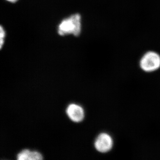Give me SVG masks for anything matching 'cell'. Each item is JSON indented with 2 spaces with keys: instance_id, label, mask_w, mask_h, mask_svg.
Segmentation results:
<instances>
[{
  "instance_id": "6da1fadb",
  "label": "cell",
  "mask_w": 160,
  "mask_h": 160,
  "mask_svg": "<svg viewBox=\"0 0 160 160\" xmlns=\"http://www.w3.org/2000/svg\"><path fill=\"white\" fill-rule=\"evenodd\" d=\"M81 16L77 13L62 21L58 27V33L61 36L72 34L78 36L81 33Z\"/></svg>"
},
{
  "instance_id": "7a4b0ae2",
  "label": "cell",
  "mask_w": 160,
  "mask_h": 160,
  "mask_svg": "<svg viewBox=\"0 0 160 160\" xmlns=\"http://www.w3.org/2000/svg\"><path fill=\"white\" fill-rule=\"evenodd\" d=\"M140 66L143 71L151 72L160 67V56L156 52L149 51L145 53L140 60Z\"/></svg>"
},
{
  "instance_id": "3957f363",
  "label": "cell",
  "mask_w": 160,
  "mask_h": 160,
  "mask_svg": "<svg viewBox=\"0 0 160 160\" xmlns=\"http://www.w3.org/2000/svg\"><path fill=\"white\" fill-rule=\"evenodd\" d=\"M112 138L108 133L102 132L98 136L94 142V147L97 151L105 153L110 151L113 146Z\"/></svg>"
},
{
  "instance_id": "277c9868",
  "label": "cell",
  "mask_w": 160,
  "mask_h": 160,
  "mask_svg": "<svg viewBox=\"0 0 160 160\" xmlns=\"http://www.w3.org/2000/svg\"><path fill=\"white\" fill-rule=\"evenodd\" d=\"M66 112L69 118L75 122H82L85 117L82 107L77 104H71L69 105L66 109Z\"/></svg>"
},
{
  "instance_id": "5b68a950",
  "label": "cell",
  "mask_w": 160,
  "mask_h": 160,
  "mask_svg": "<svg viewBox=\"0 0 160 160\" xmlns=\"http://www.w3.org/2000/svg\"><path fill=\"white\" fill-rule=\"evenodd\" d=\"M17 158L18 160H41L43 157L42 155L37 151L26 149L20 152Z\"/></svg>"
},
{
  "instance_id": "8992f818",
  "label": "cell",
  "mask_w": 160,
  "mask_h": 160,
  "mask_svg": "<svg viewBox=\"0 0 160 160\" xmlns=\"http://www.w3.org/2000/svg\"><path fill=\"white\" fill-rule=\"evenodd\" d=\"M5 36H6V32H5V30L3 29V27L1 26V28H0V37H1V39H1L0 40V43H1L0 48H1V49H2L3 45H4Z\"/></svg>"
},
{
  "instance_id": "52a82bcc",
  "label": "cell",
  "mask_w": 160,
  "mask_h": 160,
  "mask_svg": "<svg viewBox=\"0 0 160 160\" xmlns=\"http://www.w3.org/2000/svg\"><path fill=\"white\" fill-rule=\"evenodd\" d=\"M6 1H8V2H10L14 3L17 2L18 0H6Z\"/></svg>"
}]
</instances>
